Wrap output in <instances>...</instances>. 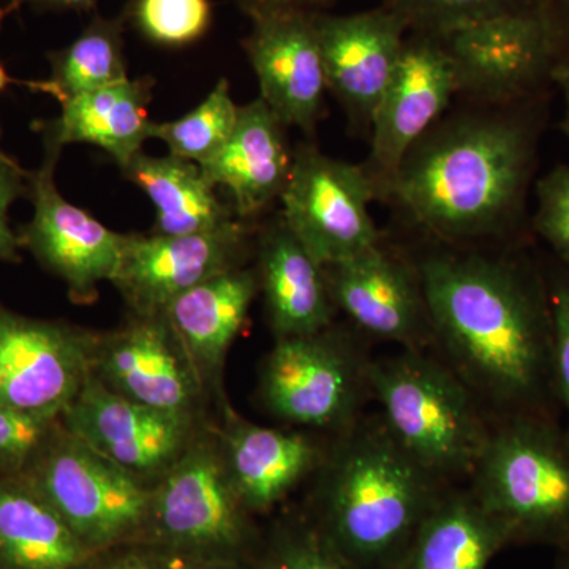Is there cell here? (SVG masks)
Returning <instances> with one entry per match:
<instances>
[{"label": "cell", "instance_id": "6da1fadb", "mask_svg": "<svg viewBox=\"0 0 569 569\" xmlns=\"http://www.w3.org/2000/svg\"><path fill=\"white\" fill-rule=\"evenodd\" d=\"M417 263L436 343L482 408L556 415L548 280L530 258L436 242Z\"/></svg>", "mask_w": 569, "mask_h": 569}, {"label": "cell", "instance_id": "7a4b0ae2", "mask_svg": "<svg viewBox=\"0 0 569 569\" xmlns=\"http://www.w3.org/2000/svg\"><path fill=\"white\" fill-rule=\"evenodd\" d=\"M538 100H467L411 146L387 203L433 242L481 246L515 234L537 167Z\"/></svg>", "mask_w": 569, "mask_h": 569}, {"label": "cell", "instance_id": "3957f363", "mask_svg": "<svg viewBox=\"0 0 569 569\" xmlns=\"http://www.w3.org/2000/svg\"><path fill=\"white\" fill-rule=\"evenodd\" d=\"M307 515L367 569H395L449 489L400 447L381 417L335 436Z\"/></svg>", "mask_w": 569, "mask_h": 569}, {"label": "cell", "instance_id": "277c9868", "mask_svg": "<svg viewBox=\"0 0 569 569\" xmlns=\"http://www.w3.org/2000/svg\"><path fill=\"white\" fill-rule=\"evenodd\" d=\"M470 492L511 546H569V433L556 415L490 421Z\"/></svg>", "mask_w": 569, "mask_h": 569}, {"label": "cell", "instance_id": "5b68a950", "mask_svg": "<svg viewBox=\"0 0 569 569\" xmlns=\"http://www.w3.org/2000/svg\"><path fill=\"white\" fill-rule=\"evenodd\" d=\"M369 388L389 432L419 466L448 488L470 479L490 421L447 362L403 348L370 361Z\"/></svg>", "mask_w": 569, "mask_h": 569}, {"label": "cell", "instance_id": "8992f818", "mask_svg": "<svg viewBox=\"0 0 569 569\" xmlns=\"http://www.w3.org/2000/svg\"><path fill=\"white\" fill-rule=\"evenodd\" d=\"M228 473L219 438L193 437L151 486L144 535L181 561H253L260 538Z\"/></svg>", "mask_w": 569, "mask_h": 569}, {"label": "cell", "instance_id": "52a82bcc", "mask_svg": "<svg viewBox=\"0 0 569 569\" xmlns=\"http://www.w3.org/2000/svg\"><path fill=\"white\" fill-rule=\"evenodd\" d=\"M20 475L92 553L144 535L151 486L62 425Z\"/></svg>", "mask_w": 569, "mask_h": 569}, {"label": "cell", "instance_id": "ba28073f", "mask_svg": "<svg viewBox=\"0 0 569 569\" xmlns=\"http://www.w3.org/2000/svg\"><path fill=\"white\" fill-rule=\"evenodd\" d=\"M370 361L355 331L336 323L313 335L277 339L261 366V400L288 425L337 436L362 417Z\"/></svg>", "mask_w": 569, "mask_h": 569}, {"label": "cell", "instance_id": "9c48e42d", "mask_svg": "<svg viewBox=\"0 0 569 569\" xmlns=\"http://www.w3.org/2000/svg\"><path fill=\"white\" fill-rule=\"evenodd\" d=\"M280 200L283 222L321 266L383 239L370 216L377 190L366 168L326 156L316 146L301 144L293 152Z\"/></svg>", "mask_w": 569, "mask_h": 569}, {"label": "cell", "instance_id": "30bf717a", "mask_svg": "<svg viewBox=\"0 0 569 569\" xmlns=\"http://www.w3.org/2000/svg\"><path fill=\"white\" fill-rule=\"evenodd\" d=\"M459 74V96L511 103L541 96L563 43L546 11L500 14L445 33Z\"/></svg>", "mask_w": 569, "mask_h": 569}, {"label": "cell", "instance_id": "8fae6325", "mask_svg": "<svg viewBox=\"0 0 569 569\" xmlns=\"http://www.w3.org/2000/svg\"><path fill=\"white\" fill-rule=\"evenodd\" d=\"M456 96H459L458 69L440 37L408 32L373 114L370 156L362 163L376 186L377 200H388L403 157L443 118Z\"/></svg>", "mask_w": 569, "mask_h": 569}, {"label": "cell", "instance_id": "7c38bea8", "mask_svg": "<svg viewBox=\"0 0 569 569\" xmlns=\"http://www.w3.org/2000/svg\"><path fill=\"white\" fill-rule=\"evenodd\" d=\"M323 269L337 310L359 331L408 350L436 343L419 266L402 250L381 239Z\"/></svg>", "mask_w": 569, "mask_h": 569}, {"label": "cell", "instance_id": "4fadbf2b", "mask_svg": "<svg viewBox=\"0 0 569 569\" xmlns=\"http://www.w3.org/2000/svg\"><path fill=\"white\" fill-rule=\"evenodd\" d=\"M93 342L84 329L0 307V406L61 418L92 372Z\"/></svg>", "mask_w": 569, "mask_h": 569}, {"label": "cell", "instance_id": "5bb4252c", "mask_svg": "<svg viewBox=\"0 0 569 569\" xmlns=\"http://www.w3.org/2000/svg\"><path fill=\"white\" fill-rule=\"evenodd\" d=\"M59 156V149L47 146L43 164L29 176L33 216L18 236L21 247L67 284L71 301L89 305L100 283L114 280L126 234L111 231L62 197L54 182Z\"/></svg>", "mask_w": 569, "mask_h": 569}, {"label": "cell", "instance_id": "9a60e30c", "mask_svg": "<svg viewBox=\"0 0 569 569\" xmlns=\"http://www.w3.org/2000/svg\"><path fill=\"white\" fill-rule=\"evenodd\" d=\"M61 425L148 486L173 467L194 437L192 415L141 406L93 372L62 411Z\"/></svg>", "mask_w": 569, "mask_h": 569}, {"label": "cell", "instance_id": "2e32d148", "mask_svg": "<svg viewBox=\"0 0 569 569\" xmlns=\"http://www.w3.org/2000/svg\"><path fill=\"white\" fill-rule=\"evenodd\" d=\"M250 244L244 220L183 236L126 234L114 287L134 316H163L179 296L241 266Z\"/></svg>", "mask_w": 569, "mask_h": 569}, {"label": "cell", "instance_id": "e0dca14e", "mask_svg": "<svg viewBox=\"0 0 569 569\" xmlns=\"http://www.w3.org/2000/svg\"><path fill=\"white\" fill-rule=\"evenodd\" d=\"M326 88L346 110L356 130L369 132L373 114L395 71L410 32L396 11L355 14L313 13Z\"/></svg>", "mask_w": 569, "mask_h": 569}, {"label": "cell", "instance_id": "ac0fdd59", "mask_svg": "<svg viewBox=\"0 0 569 569\" xmlns=\"http://www.w3.org/2000/svg\"><path fill=\"white\" fill-rule=\"evenodd\" d=\"M92 372L141 406L192 415L201 383L163 316H134L110 335L96 336Z\"/></svg>", "mask_w": 569, "mask_h": 569}, {"label": "cell", "instance_id": "d6986e66", "mask_svg": "<svg viewBox=\"0 0 569 569\" xmlns=\"http://www.w3.org/2000/svg\"><path fill=\"white\" fill-rule=\"evenodd\" d=\"M242 44L260 84V99L284 127L313 134L328 91L313 13L254 18Z\"/></svg>", "mask_w": 569, "mask_h": 569}, {"label": "cell", "instance_id": "ffe728a7", "mask_svg": "<svg viewBox=\"0 0 569 569\" xmlns=\"http://www.w3.org/2000/svg\"><path fill=\"white\" fill-rule=\"evenodd\" d=\"M228 473L250 515L271 511L323 466L329 445L310 433L231 419L219 437Z\"/></svg>", "mask_w": 569, "mask_h": 569}, {"label": "cell", "instance_id": "44dd1931", "mask_svg": "<svg viewBox=\"0 0 569 569\" xmlns=\"http://www.w3.org/2000/svg\"><path fill=\"white\" fill-rule=\"evenodd\" d=\"M257 274L266 318L277 339L313 335L336 323L339 310L323 266L296 239L282 216L257 238Z\"/></svg>", "mask_w": 569, "mask_h": 569}, {"label": "cell", "instance_id": "7402d4cb", "mask_svg": "<svg viewBox=\"0 0 569 569\" xmlns=\"http://www.w3.org/2000/svg\"><path fill=\"white\" fill-rule=\"evenodd\" d=\"M284 129L263 100H253L239 107L238 122L222 151L200 164L213 186L230 192L239 219H252L282 197L295 152Z\"/></svg>", "mask_w": 569, "mask_h": 569}, {"label": "cell", "instance_id": "603a6c76", "mask_svg": "<svg viewBox=\"0 0 569 569\" xmlns=\"http://www.w3.org/2000/svg\"><path fill=\"white\" fill-rule=\"evenodd\" d=\"M258 293L257 269L241 264L179 296L164 310L200 383L219 376Z\"/></svg>", "mask_w": 569, "mask_h": 569}, {"label": "cell", "instance_id": "cb8c5ba5", "mask_svg": "<svg viewBox=\"0 0 569 569\" xmlns=\"http://www.w3.org/2000/svg\"><path fill=\"white\" fill-rule=\"evenodd\" d=\"M152 84L151 78H129L69 100L61 116L43 126L44 142L59 151L74 142L97 146L123 170L149 140Z\"/></svg>", "mask_w": 569, "mask_h": 569}, {"label": "cell", "instance_id": "d4e9b609", "mask_svg": "<svg viewBox=\"0 0 569 569\" xmlns=\"http://www.w3.org/2000/svg\"><path fill=\"white\" fill-rule=\"evenodd\" d=\"M511 541L470 489L449 488L427 515L395 569H488Z\"/></svg>", "mask_w": 569, "mask_h": 569}, {"label": "cell", "instance_id": "484cf974", "mask_svg": "<svg viewBox=\"0 0 569 569\" xmlns=\"http://www.w3.org/2000/svg\"><path fill=\"white\" fill-rule=\"evenodd\" d=\"M93 556L21 475H0V569H82Z\"/></svg>", "mask_w": 569, "mask_h": 569}, {"label": "cell", "instance_id": "4316f807", "mask_svg": "<svg viewBox=\"0 0 569 569\" xmlns=\"http://www.w3.org/2000/svg\"><path fill=\"white\" fill-rule=\"evenodd\" d=\"M123 176L148 194L156 208L152 234L183 236L216 230L236 220L233 208L217 197L200 164L179 157L144 152L123 168Z\"/></svg>", "mask_w": 569, "mask_h": 569}, {"label": "cell", "instance_id": "83f0119b", "mask_svg": "<svg viewBox=\"0 0 569 569\" xmlns=\"http://www.w3.org/2000/svg\"><path fill=\"white\" fill-rule=\"evenodd\" d=\"M123 47L121 18H93L73 43L51 52L50 78L28 82V86L63 104L82 93L129 80Z\"/></svg>", "mask_w": 569, "mask_h": 569}, {"label": "cell", "instance_id": "f1b7e54d", "mask_svg": "<svg viewBox=\"0 0 569 569\" xmlns=\"http://www.w3.org/2000/svg\"><path fill=\"white\" fill-rule=\"evenodd\" d=\"M239 107L231 97L230 82L220 78L208 97L182 118L152 122L149 140L164 142L170 156L203 164L213 159L230 140Z\"/></svg>", "mask_w": 569, "mask_h": 569}, {"label": "cell", "instance_id": "f546056e", "mask_svg": "<svg viewBox=\"0 0 569 569\" xmlns=\"http://www.w3.org/2000/svg\"><path fill=\"white\" fill-rule=\"evenodd\" d=\"M254 569H367L326 537L305 512L280 519L261 542Z\"/></svg>", "mask_w": 569, "mask_h": 569}, {"label": "cell", "instance_id": "4dcf8cb0", "mask_svg": "<svg viewBox=\"0 0 569 569\" xmlns=\"http://www.w3.org/2000/svg\"><path fill=\"white\" fill-rule=\"evenodd\" d=\"M415 32L445 33L500 14L545 11L542 0H383Z\"/></svg>", "mask_w": 569, "mask_h": 569}, {"label": "cell", "instance_id": "1f68e13d", "mask_svg": "<svg viewBox=\"0 0 569 569\" xmlns=\"http://www.w3.org/2000/svg\"><path fill=\"white\" fill-rule=\"evenodd\" d=\"M129 17L152 43L178 48L208 32L212 7L209 0H133Z\"/></svg>", "mask_w": 569, "mask_h": 569}, {"label": "cell", "instance_id": "d6a6232c", "mask_svg": "<svg viewBox=\"0 0 569 569\" xmlns=\"http://www.w3.org/2000/svg\"><path fill=\"white\" fill-rule=\"evenodd\" d=\"M61 418L39 417L0 406V475H20L52 433Z\"/></svg>", "mask_w": 569, "mask_h": 569}, {"label": "cell", "instance_id": "836d02e7", "mask_svg": "<svg viewBox=\"0 0 569 569\" xmlns=\"http://www.w3.org/2000/svg\"><path fill=\"white\" fill-rule=\"evenodd\" d=\"M533 230L569 268V167L557 164L537 182Z\"/></svg>", "mask_w": 569, "mask_h": 569}, {"label": "cell", "instance_id": "e575fe53", "mask_svg": "<svg viewBox=\"0 0 569 569\" xmlns=\"http://www.w3.org/2000/svg\"><path fill=\"white\" fill-rule=\"evenodd\" d=\"M552 312V376L557 406L567 413L569 433V268L561 264L546 276Z\"/></svg>", "mask_w": 569, "mask_h": 569}, {"label": "cell", "instance_id": "d590c367", "mask_svg": "<svg viewBox=\"0 0 569 569\" xmlns=\"http://www.w3.org/2000/svg\"><path fill=\"white\" fill-rule=\"evenodd\" d=\"M29 176L11 157L0 152V261L7 263L20 261V236L11 228L9 213L18 198L29 197Z\"/></svg>", "mask_w": 569, "mask_h": 569}, {"label": "cell", "instance_id": "8d00e7d4", "mask_svg": "<svg viewBox=\"0 0 569 569\" xmlns=\"http://www.w3.org/2000/svg\"><path fill=\"white\" fill-rule=\"evenodd\" d=\"M82 569H178V565L174 567L170 556L148 545V548H130L118 552L104 550L96 553Z\"/></svg>", "mask_w": 569, "mask_h": 569}, {"label": "cell", "instance_id": "74e56055", "mask_svg": "<svg viewBox=\"0 0 569 569\" xmlns=\"http://www.w3.org/2000/svg\"><path fill=\"white\" fill-rule=\"evenodd\" d=\"M335 0H236L250 20L283 13H316Z\"/></svg>", "mask_w": 569, "mask_h": 569}, {"label": "cell", "instance_id": "f35d334b", "mask_svg": "<svg viewBox=\"0 0 569 569\" xmlns=\"http://www.w3.org/2000/svg\"><path fill=\"white\" fill-rule=\"evenodd\" d=\"M550 82L559 86L565 99V116L560 127L569 138V50L561 52L550 71Z\"/></svg>", "mask_w": 569, "mask_h": 569}, {"label": "cell", "instance_id": "ab89813d", "mask_svg": "<svg viewBox=\"0 0 569 569\" xmlns=\"http://www.w3.org/2000/svg\"><path fill=\"white\" fill-rule=\"evenodd\" d=\"M542 9L556 26L563 51L569 50V0H542Z\"/></svg>", "mask_w": 569, "mask_h": 569}, {"label": "cell", "instance_id": "60d3db41", "mask_svg": "<svg viewBox=\"0 0 569 569\" xmlns=\"http://www.w3.org/2000/svg\"><path fill=\"white\" fill-rule=\"evenodd\" d=\"M178 569H254L253 561H182Z\"/></svg>", "mask_w": 569, "mask_h": 569}, {"label": "cell", "instance_id": "b9f144b4", "mask_svg": "<svg viewBox=\"0 0 569 569\" xmlns=\"http://www.w3.org/2000/svg\"><path fill=\"white\" fill-rule=\"evenodd\" d=\"M20 2H29L48 10H86L92 7L97 0H20Z\"/></svg>", "mask_w": 569, "mask_h": 569}, {"label": "cell", "instance_id": "7bdbcfd3", "mask_svg": "<svg viewBox=\"0 0 569 569\" xmlns=\"http://www.w3.org/2000/svg\"><path fill=\"white\" fill-rule=\"evenodd\" d=\"M21 6L20 0H13V2L10 3V6L3 7V9H0V24H2V21L6 20L7 14H10L11 11L17 10L18 7ZM11 82V78L9 77V73H7V70L3 69L2 63H0V92L3 91V89L7 88Z\"/></svg>", "mask_w": 569, "mask_h": 569}, {"label": "cell", "instance_id": "ee69618b", "mask_svg": "<svg viewBox=\"0 0 569 569\" xmlns=\"http://www.w3.org/2000/svg\"><path fill=\"white\" fill-rule=\"evenodd\" d=\"M553 569H569V546L568 548L557 550V559Z\"/></svg>", "mask_w": 569, "mask_h": 569}, {"label": "cell", "instance_id": "f6af8a7d", "mask_svg": "<svg viewBox=\"0 0 569 569\" xmlns=\"http://www.w3.org/2000/svg\"><path fill=\"white\" fill-rule=\"evenodd\" d=\"M0 152H2V151H0Z\"/></svg>", "mask_w": 569, "mask_h": 569}]
</instances>
